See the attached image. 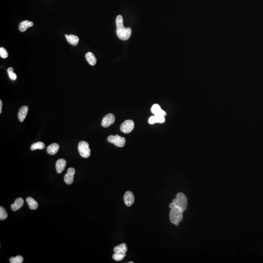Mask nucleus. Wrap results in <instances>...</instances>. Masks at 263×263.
Here are the masks:
<instances>
[{
    "instance_id": "f257e3e1",
    "label": "nucleus",
    "mask_w": 263,
    "mask_h": 263,
    "mask_svg": "<svg viewBox=\"0 0 263 263\" xmlns=\"http://www.w3.org/2000/svg\"><path fill=\"white\" fill-rule=\"evenodd\" d=\"M117 26V34L118 38L121 40H128L131 36L132 29L130 28H125L123 26V19L121 15H118L117 17L116 21Z\"/></svg>"
},
{
    "instance_id": "f03ea898",
    "label": "nucleus",
    "mask_w": 263,
    "mask_h": 263,
    "mask_svg": "<svg viewBox=\"0 0 263 263\" xmlns=\"http://www.w3.org/2000/svg\"><path fill=\"white\" fill-rule=\"evenodd\" d=\"M183 211L177 207L171 209L170 212V219L171 222L177 226L183 219Z\"/></svg>"
},
{
    "instance_id": "7ed1b4c3",
    "label": "nucleus",
    "mask_w": 263,
    "mask_h": 263,
    "mask_svg": "<svg viewBox=\"0 0 263 263\" xmlns=\"http://www.w3.org/2000/svg\"><path fill=\"white\" fill-rule=\"evenodd\" d=\"M173 203L184 212L187 209L188 200L185 194L182 193H179L177 194L176 198L173 199Z\"/></svg>"
},
{
    "instance_id": "20e7f679",
    "label": "nucleus",
    "mask_w": 263,
    "mask_h": 263,
    "mask_svg": "<svg viewBox=\"0 0 263 263\" xmlns=\"http://www.w3.org/2000/svg\"><path fill=\"white\" fill-rule=\"evenodd\" d=\"M78 150L79 154L84 158H88L91 154V149L88 142L82 141L79 142L78 145Z\"/></svg>"
},
{
    "instance_id": "39448f33",
    "label": "nucleus",
    "mask_w": 263,
    "mask_h": 263,
    "mask_svg": "<svg viewBox=\"0 0 263 263\" xmlns=\"http://www.w3.org/2000/svg\"><path fill=\"white\" fill-rule=\"evenodd\" d=\"M107 140L108 142L114 144V145L118 147H122L125 144V138L118 135L115 136L110 135L108 137Z\"/></svg>"
},
{
    "instance_id": "423d86ee",
    "label": "nucleus",
    "mask_w": 263,
    "mask_h": 263,
    "mask_svg": "<svg viewBox=\"0 0 263 263\" xmlns=\"http://www.w3.org/2000/svg\"><path fill=\"white\" fill-rule=\"evenodd\" d=\"M135 123L132 120H126L120 126V130L125 134L131 133L134 128Z\"/></svg>"
},
{
    "instance_id": "0eeeda50",
    "label": "nucleus",
    "mask_w": 263,
    "mask_h": 263,
    "mask_svg": "<svg viewBox=\"0 0 263 263\" xmlns=\"http://www.w3.org/2000/svg\"><path fill=\"white\" fill-rule=\"evenodd\" d=\"M115 121V117L113 114L106 115L102 120V127L107 128L114 123Z\"/></svg>"
},
{
    "instance_id": "6e6552de",
    "label": "nucleus",
    "mask_w": 263,
    "mask_h": 263,
    "mask_svg": "<svg viewBox=\"0 0 263 263\" xmlns=\"http://www.w3.org/2000/svg\"><path fill=\"white\" fill-rule=\"evenodd\" d=\"M76 170L73 168H69L68 169L67 173L64 176V181L67 184L70 185L73 182L74 175Z\"/></svg>"
},
{
    "instance_id": "1a4fd4ad",
    "label": "nucleus",
    "mask_w": 263,
    "mask_h": 263,
    "mask_svg": "<svg viewBox=\"0 0 263 263\" xmlns=\"http://www.w3.org/2000/svg\"><path fill=\"white\" fill-rule=\"evenodd\" d=\"M124 203L128 207L131 206L135 201V197L131 191H127L124 196Z\"/></svg>"
},
{
    "instance_id": "9d476101",
    "label": "nucleus",
    "mask_w": 263,
    "mask_h": 263,
    "mask_svg": "<svg viewBox=\"0 0 263 263\" xmlns=\"http://www.w3.org/2000/svg\"><path fill=\"white\" fill-rule=\"evenodd\" d=\"M151 111L154 115H161L165 117L167 115L166 113L162 110L160 106L157 104H154L152 105L151 108Z\"/></svg>"
},
{
    "instance_id": "9b49d317",
    "label": "nucleus",
    "mask_w": 263,
    "mask_h": 263,
    "mask_svg": "<svg viewBox=\"0 0 263 263\" xmlns=\"http://www.w3.org/2000/svg\"><path fill=\"white\" fill-rule=\"evenodd\" d=\"M29 111V107L27 106H24L20 108L19 113H18V118L19 121L23 122L26 118L27 113Z\"/></svg>"
},
{
    "instance_id": "f8f14e48",
    "label": "nucleus",
    "mask_w": 263,
    "mask_h": 263,
    "mask_svg": "<svg viewBox=\"0 0 263 263\" xmlns=\"http://www.w3.org/2000/svg\"><path fill=\"white\" fill-rule=\"evenodd\" d=\"M24 203V200L22 198H18L16 199L13 204L11 205V208L13 211H16L22 208Z\"/></svg>"
},
{
    "instance_id": "ddd939ff",
    "label": "nucleus",
    "mask_w": 263,
    "mask_h": 263,
    "mask_svg": "<svg viewBox=\"0 0 263 263\" xmlns=\"http://www.w3.org/2000/svg\"><path fill=\"white\" fill-rule=\"evenodd\" d=\"M66 165V161L63 159H59L56 164V168L57 173H61L64 170Z\"/></svg>"
},
{
    "instance_id": "4468645a",
    "label": "nucleus",
    "mask_w": 263,
    "mask_h": 263,
    "mask_svg": "<svg viewBox=\"0 0 263 263\" xmlns=\"http://www.w3.org/2000/svg\"><path fill=\"white\" fill-rule=\"evenodd\" d=\"M33 24H34L32 22H30L27 20L23 21L19 24V29L20 31L24 32L26 31L28 28L33 26Z\"/></svg>"
},
{
    "instance_id": "2eb2a0df",
    "label": "nucleus",
    "mask_w": 263,
    "mask_h": 263,
    "mask_svg": "<svg viewBox=\"0 0 263 263\" xmlns=\"http://www.w3.org/2000/svg\"><path fill=\"white\" fill-rule=\"evenodd\" d=\"M60 148V145L58 144L54 143L51 144V145L48 146V147L47 148V152L48 154L50 155H54L56 154H57L58 150Z\"/></svg>"
},
{
    "instance_id": "dca6fc26",
    "label": "nucleus",
    "mask_w": 263,
    "mask_h": 263,
    "mask_svg": "<svg viewBox=\"0 0 263 263\" xmlns=\"http://www.w3.org/2000/svg\"><path fill=\"white\" fill-rule=\"evenodd\" d=\"M66 39L67 40V42H69L71 45H78L79 42V38L78 36L74 35H65Z\"/></svg>"
},
{
    "instance_id": "f3484780",
    "label": "nucleus",
    "mask_w": 263,
    "mask_h": 263,
    "mask_svg": "<svg viewBox=\"0 0 263 263\" xmlns=\"http://www.w3.org/2000/svg\"><path fill=\"white\" fill-rule=\"evenodd\" d=\"M85 57H86L87 61L91 65L94 66L96 64L97 58L93 54V53L90 52L87 53L85 55Z\"/></svg>"
},
{
    "instance_id": "a211bd4d",
    "label": "nucleus",
    "mask_w": 263,
    "mask_h": 263,
    "mask_svg": "<svg viewBox=\"0 0 263 263\" xmlns=\"http://www.w3.org/2000/svg\"><path fill=\"white\" fill-rule=\"evenodd\" d=\"M128 250L127 246L125 243H122L120 245L117 246L114 248V251L115 253H126Z\"/></svg>"
},
{
    "instance_id": "6ab92c4d",
    "label": "nucleus",
    "mask_w": 263,
    "mask_h": 263,
    "mask_svg": "<svg viewBox=\"0 0 263 263\" xmlns=\"http://www.w3.org/2000/svg\"><path fill=\"white\" fill-rule=\"evenodd\" d=\"M26 201L30 209L35 210L38 208V203L33 198L31 197H27Z\"/></svg>"
},
{
    "instance_id": "aec40b11",
    "label": "nucleus",
    "mask_w": 263,
    "mask_h": 263,
    "mask_svg": "<svg viewBox=\"0 0 263 263\" xmlns=\"http://www.w3.org/2000/svg\"><path fill=\"white\" fill-rule=\"evenodd\" d=\"M45 144L42 142H38L35 143L33 144L31 146V150L34 151L37 149H43L45 148Z\"/></svg>"
},
{
    "instance_id": "412c9836",
    "label": "nucleus",
    "mask_w": 263,
    "mask_h": 263,
    "mask_svg": "<svg viewBox=\"0 0 263 263\" xmlns=\"http://www.w3.org/2000/svg\"><path fill=\"white\" fill-rule=\"evenodd\" d=\"M23 257L22 256H17L16 257H11L9 261L11 263H23Z\"/></svg>"
},
{
    "instance_id": "4be33fe9",
    "label": "nucleus",
    "mask_w": 263,
    "mask_h": 263,
    "mask_svg": "<svg viewBox=\"0 0 263 263\" xmlns=\"http://www.w3.org/2000/svg\"><path fill=\"white\" fill-rule=\"evenodd\" d=\"M126 253H115L113 255V258L116 261H120L122 260L125 256Z\"/></svg>"
},
{
    "instance_id": "5701e85b",
    "label": "nucleus",
    "mask_w": 263,
    "mask_h": 263,
    "mask_svg": "<svg viewBox=\"0 0 263 263\" xmlns=\"http://www.w3.org/2000/svg\"><path fill=\"white\" fill-rule=\"evenodd\" d=\"M8 216V213L6 210L3 207H0V220H3L7 218Z\"/></svg>"
},
{
    "instance_id": "b1692460",
    "label": "nucleus",
    "mask_w": 263,
    "mask_h": 263,
    "mask_svg": "<svg viewBox=\"0 0 263 263\" xmlns=\"http://www.w3.org/2000/svg\"><path fill=\"white\" fill-rule=\"evenodd\" d=\"M8 51L5 48L3 47H1L0 48V56L2 58H7L8 57Z\"/></svg>"
},
{
    "instance_id": "393cba45",
    "label": "nucleus",
    "mask_w": 263,
    "mask_h": 263,
    "mask_svg": "<svg viewBox=\"0 0 263 263\" xmlns=\"http://www.w3.org/2000/svg\"><path fill=\"white\" fill-rule=\"evenodd\" d=\"M154 118L156 120V123H162L165 121V118L164 116L161 115H154Z\"/></svg>"
},
{
    "instance_id": "a878e982",
    "label": "nucleus",
    "mask_w": 263,
    "mask_h": 263,
    "mask_svg": "<svg viewBox=\"0 0 263 263\" xmlns=\"http://www.w3.org/2000/svg\"><path fill=\"white\" fill-rule=\"evenodd\" d=\"M8 75H9V78H10L11 79L13 80V81H15V80L16 79V74L14 73V72H12V73H10L8 74Z\"/></svg>"
},
{
    "instance_id": "bb28decb",
    "label": "nucleus",
    "mask_w": 263,
    "mask_h": 263,
    "mask_svg": "<svg viewBox=\"0 0 263 263\" xmlns=\"http://www.w3.org/2000/svg\"><path fill=\"white\" fill-rule=\"evenodd\" d=\"M149 123L150 124H154V123H156V120H155V118H154V116H151L150 118L149 119Z\"/></svg>"
},
{
    "instance_id": "cd10ccee",
    "label": "nucleus",
    "mask_w": 263,
    "mask_h": 263,
    "mask_svg": "<svg viewBox=\"0 0 263 263\" xmlns=\"http://www.w3.org/2000/svg\"><path fill=\"white\" fill-rule=\"evenodd\" d=\"M8 74L9 73H12V72H14V69L12 67H9L8 68Z\"/></svg>"
},
{
    "instance_id": "c85d7f7f",
    "label": "nucleus",
    "mask_w": 263,
    "mask_h": 263,
    "mask_svg": "<svg viewBox=\"0 0 263 263\" xmlns=\"http://www.w3.org/2000/svg\"><path fill=\"white\" fill-rule=\"evenodd\" d=\"M2 106H3V102L1 99L0 100V114L2 112Z\"/></svg>"
},
{
    "instance_id": "c756f323",
    "label": "nucleus",
    "mask_w": 263,
    "mask_h": 263,
    "mask_svg": "<svg viewBox=\"0 0 263 263\" xmlns=\"http://www.w3.org/2000/svg\"><path fill=\"white\" fill-rule=\"evenodd\" d=\"M129 263H133V262H129Z\"/></svg>"
}]
</instances>
